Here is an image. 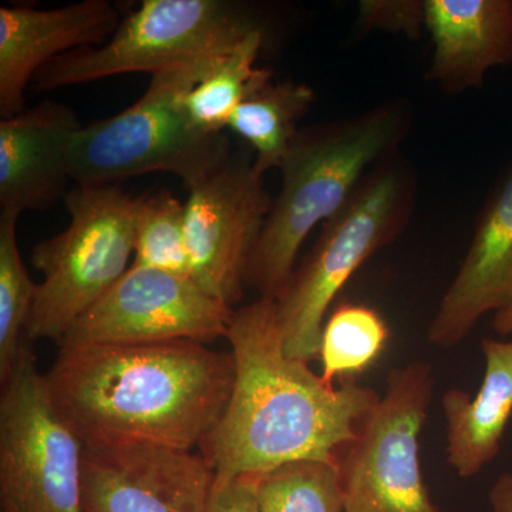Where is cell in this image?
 <instances>
[{"label": "cell", "mask_w": 512, "mask_h": 512, "mask_svg": "<svg viewBox=\"0 0 512 512\" xmlns=\"http://www.w3.org/2000/svg\"><path fill=\"white\" fill-rule=\"evenodd\" d=\"M235 380L227 409L200 454L217 481L258 478L299 460L338 461L379 403L357 379L335 386L286 355L275 299L232 312Z\"/></svg>", "instance_id": "1"}, {"label": "cell", "mask_w": 512, "mask_h": 512, "mask_svg": "<svg viewBox=\"0 0 512 512\" xmlns=\"http://www.w3.org/2000/svg\"><path fill=\"white\" fill-rule=\"evenodd\" d=\"M83 446L144 443L192 451L217 426L235 380L231 352L194 340L60 348L46 373Z\"/></svg>", "instance_id": "2"}, {"label": "cell", "mask_w": 512, "mask_h": 512, "mask_svg": "<svg viewBox=\"0 0 512 512\" xmlns=\"http://www.w3.org/2000/svg\"><path fill=\"white\" fill-rule=\"evenodd\" d=\"M412 126L404 101L301 128L279 170L282 187L252 252L245 284L261 298L285 291L303 242L348 202L365 175L399 150Z\"/></svg>", "instance_id": "3"}, {"label": "cell", "mask_w": 512, "mask_h": 512, "mask_svg": "<svg viewBox=\"0 0 512 512\" xmlns=\"http://www.w3.org/2000/svg\"><path fill=\"white\" fill-rule=\"evenodd\" d=\"M221 55L153 74L133 106L80 128L70 147L72 181L107 187L164 171L191 190L220 170L231 157L228 138L195 126L185 101Z\"/></svg>", "instance_id": "4"}, {"label": "cell", "mask_w": 512, "mask_h": 512, "mask_svg": "<svg viewBox=\"0 0 512 512\" xmlns=\"http://www.w3.org/2000/svg\"><path fill=\"white\" fill-rule=\"evenodd\" d=\"M416 178L399 151L384 158L323 224L318 241L276 299L286 355L319 356L329 306L357 269L394 241L412 215Z\"/></svg>", "instance_id": "5"}, {"label": "cell", "mask_w": 512, "mask_h": 512, "mask_svg": "<svg viewBox=\"0 0 512 512\" xmlns=\"http://www.w3.org/2000/svg\"><path fill=\"white\" fill-rule=\"evenodd\" d=\"M137 198L117 185L67 192L69 227L33 249L42 272L25 338L60 343L74 322L109 292L131 266Z\"/></svg>", "instance_id": "6"}, {"label": "cell", "mask_w": 512, "mask_h": 512, "mask_svg": "<svg viewBox=\"0 0 512 512\" xmlns=\"http://www.w3.org/2000/svg\"><path fill=\"white\" fill-rule=\"evenodd\" d=\"M255 30L258 18L228 0H144L121 19L104 45L57 57L37 72L32 86L52 92L127 73H151L228 52Z\"/></svg>", "instance_id": "7"}, {"label": "cell", "mask_w": 512, "mask_h": 512, "mask_svg": "<svg viewBox=\"0 0 512 512\" xmlns=\"http://www.w3.org/2000/svg\"><path fill=\"white\" fill-rule=\"evenodd\" d=\"M2 384V512H86L82 440L57 410L28 345Z\"/></svg>", "instance_id": "8"}, {"label": "cell", "mask_w": 512, "mask_h": 512, "mask_svg": "<svg viewBox=\"0 0 512 512\" xmlns=\"http://www.w3.org/2000/svg\"><path fill=\"white\" fill-rule=\"evenodd\" d=\"M434 394L423 360L394 367L386 392L338 456L346 512H441L424 483L420 434Z\"/></svg>", "instance_id": "9"}, {"label": "cell", "mask_w": 512, "mask_h": 512, "mask_svg": "<svg viewBox=\"0 0 512 512\" xmlns=\"http://www.w3.org/2000/svg\"><path fill=\"white\" fill-rule=\"evenodd\" d=\"M234 309L190 278L130 266L109 292L73 323L60 348L227 338Z\"/></svg>", "instance_id": "10"}, {"label": "cell", "mask_w": 512, "mask_h": 512, "mask_svg": "<svg viewBox=\"0 0 512 512\" xmlns=\"http://www.w3.org/2000/svg\"><path fill=\"white\" fill-rule=\"evenodd\" d=\"M188 191L185 238L191 279L232 309L241 301L248 262L274 200L244 153L231 154L220 170Z\"/></svg>", "instance_id": "11"}, {"label": "cell", "mask_w": 512, "mask_h": 512, "mask_svg": "<svg viewBox=\"0 0 512 512\" xmlns=\"http://www.w3.org/2000/svg\"><path fill=\"white\" fill-rule=\"evenodd\" d=\"M215 474L201 454L144 443L84 446L86 512H208Z\"/></svg>", "instance_id": "12"}, {"label": "cell", "mask_w": 512, "mask_h": 512, "mask_svg": "<svg viewBox=\"0 0 512 512\" xmlns=\"http://www.w3.org/2000/svg\"><path fill=\"white\" fill-rule=\"evenodd\" d=\"M121 23L109 0H83L62 8H0V117L25 111V92L39 70L57 57L104 45Z\"/></svg>", "instance_id": "13"}, {"label": "cell", "mask_w": 512, "mask_h": 512, "mask_svg": "<svg viewBox=\"0 0 512 512\" xmlns=\"http://www.w3.org/2000/svg\"><path fill=\"white\" fill-rule=\"evenodd\" d=\"M512 293V163L485 202L456 278L431 319L427 340L437 348L463 343L481 319Z\"/></svg>", "instance_id": "14"}, {"label": "cell", "mask_w": 512, "mask_h": 512, "mask_svg": "<svg viewBox=\"0 0 512 512\" xmlns=\"http://www.w3.org/2000/svg\"><path fill=\"white\" fill-rule=\"evenodd\" d=\"M76 111L43 101L0 121V212L45 211L67 195Z\"/></svg>", "instance_id": "15"}, {"label": "cell", "mask_w": 512, "mask_h": 512, "mask_svg": "<svg viewBox=\"0 0 512 512\" xmlns=\"http://www.w3.org/2000/svg\"><path fill=\"white\" fill-rule=\"evenodd\" d=\"M424 28L434 43L427 80L448 94L512 63V0H424Z\"/></svg>", "instance_id": "16"}, {"label": "cell", "mask_w": 512, "mask_h": 512, "mask_svg": "<svg viewBox=\"0 0 512 512\" xmlns=\"http://www.w3.org/2000/svg\"><path fill=\"white\" fill-rule=\"evenodd\" d=\"M484 376L474 394L448 389L441 404L446 417L448 466L461 478L477 477L500 454L512 417V340H481Z\"/></svg>", "instance_id": "17"}, {"label": "cell", "mask_w": 512, "mask_h": 512, "mask_svg": "<svg viewBox=\"0 0 512 512\" xmlns=\"http://www.w3.org/2000/svg\"><path fill=\"white\" fill-rule=\"evenodd\" d=\"M315 100L311 86L285 80L265 84L238 107L228 127L254 150L256 173L281 168Z\"/></svg>", "instance_id": "18"}, {"label": "cell", "mask_w": 512, "mask_h": 512, "mask_svg": "<svg viewBox=\"0 0 512 512\" xmlns=\"http://www.w3.org/2000/svg\"><path fill=\"white\" fill-rule=\"evenodd\" d=\"M264 45V29L255 30L215 60L185 101L195 126L207 133H222L238 107L272 82L271 70L255 66Z\"/></svg>", "instance_id": "19"}, {"label": "cell", "mask_w": 512, "mask_h": 512, "mask_svg": "<svg viewBox=\"0 0 512 512\" xmlns=\"http://www.w3.org/2000/svg\"><path fill=\"white\" fill-rule=\"evenodd\" d=\"M389 328L382 316L366 305L343 303L326 319L319 359L326 382L357 379L382 355Z\"/></svg>", "instance_id": "20"}, {"label": "cell", "mask_w": 512, "mask_h": 512, "mask_svg": "<svg viewBox=\"0 0 512 512\" xmlns=\"http://www.w3.org/2000/svg\"><path fill=\"white\" fill-rule=\"evenodd\" d=\"M261 512H346L338 461L299 460L255 478Z\"/></svg>", "instance_id": "21"}, {"label": "cell", "mask_w": 512, "mask_h": 512, "mask_svg": "<svg viewBox=\"0 0 512 512\" xmlns=\"http://www.w3.org/2000/svg\"><path fill=\"white\" fill-rule=\"evenodd\" d=\"M131 266L191 279L185 238V204L170 191L161 190L137 198Z\"/></svg>", "instance_id": "22"}, {"label": "cell", "mask_w": 512, "mask_h": 512, "mask_svg": "<svg viewBox=\"0 0 512 512\" xmlns=\"http://www.w3.org/2000/svg\"><path fill=\"white\" fill-rule=\"evenodd\" d=\"M19 215L0 212V379L18 363L37 288L18 242Z\"/></svg>", "instance_id": "23"}, {"label": "cell", "mask_w": 512, "mask_h": 512, "mask_svg": "<svg viewBox=\"0 0 512 512\" xmlns=\"http://www.w3.org/2000/svg\"><path fill=\"white\" fill-rule=\"evenodd\" d=\"M359 20L363 29L390 30L394 33L417 36L420 29L424 28V2L369 0L360 3Z\"/></svg>", "instance_id": "24"}, {"label": "cell", "mask_w": 512, "mask_h": 512, "mask_svg": "<svg viewBox=\"0 0 512 512\" xmlns=\"http://www.w3.org/2000/svg\"><path fill=\"white\" fill-rule=\"evenodd\" d=\"M208 512H261L256 501L254 478L215 480Z\"/></svg>", "instance_id": "25"}, {"label": "cell", "mask_w": 512, "mask_h": 512, "mask_svg": "<svg viewBox=\"0 0 512 512\" xmlns=\"http://www.w3.org/2000/svg\"><path fill=\"white\" fill-rule=\"evenodd\" d=\"M491 512H512V473L501 474L488 494Z\"/></svg>", "instance_id": "26"}, {"label": "cell", "mask_w": 512, "mask_h": 512, "mask_svg": "<svg viewBox=\"0 0 512 512\" xmlns=\"http://www.w3.org/2000/svg\"><path fill=\"white\" fill-rule=\"evenodd\" d=\"M493 329L498 335L512 340V293L503 308L494 313Z\"/></svg>", "instance_id": "27"}]
</instances>
